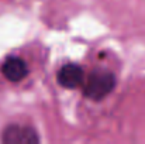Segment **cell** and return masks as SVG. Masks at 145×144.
<instances>
[{
  "instance_id": "obj_1",
  "label": "cell",
  "mask_w": 145,
  "mask_h": 144,
  "mask_svg": "<svg viewBox=\"0 0 145 144\" xmlns=\"http://www.w3.org/2000/svg\"><path fill=\"white\" fill-rule=\"evenodd\" d=\"M114 86H116V76L111 72L101 71V69L93 71L85 84L83 93L89 99L99 100L108 95Z\"/></svg>"
},
{
  "instance_id": "obj_2",
  "label": "cell",
  "mask_w": 145,
  "mask_h": 144,
  "mask_svg": "<svg viewBox=\"0 0 145 144\" xmlns=\"http://www.w3.org/2000/svg\"><path fill=\"white\" fill-rule=\"evenodd\" d=\"M1 141L6 144H35L40 143V137L28 126L11 124L3 132Z\"/></svg>"
},
{
  "instance_id": "obj_3",
  "label": "cell",
  "mask_w": 145,
  "mask_h": 144,
  "mask_svg": "<svg viewBox=\"0 0 145 144\" xmlns=\"http://www.w3.org/2000/svg\"><path fill=\"white\" fill-rule=\"evenodd\" d=\"M56 78H58V82L61 86H63L66 89H75L82 85V82L85 79V72H83L82 66H79L76 64H66L58 71Z\"/></svg>"
},
{
  "instance_id": "obj_4",
  "label": "cell",
  "mask_w": 145,
  "mask_h": 144,
  "mask_svg": "<svg viewBox=\"0 0 145 144\" xmlns=\"http://www.w3.org/2000/svg\"><path fill=\"white\" fill-rule=\"evenodd\" d=\"M1 74L10 82H20L28 74L25 61L20 57H8L1 65Z\"/></svg>"
}]
</instances>
